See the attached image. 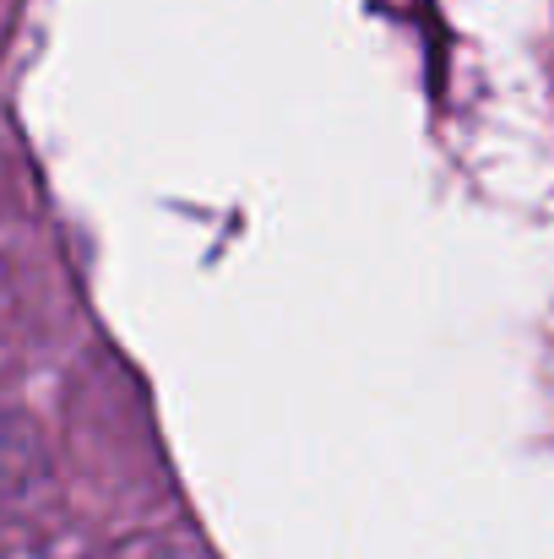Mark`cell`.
Instances as JSON below:
<instances>
[]
</instances>
